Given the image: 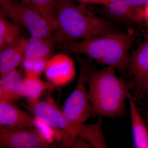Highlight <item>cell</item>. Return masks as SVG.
<instances>
[{
  "label": "cell",
  "instance_id": "obj_2",
  "mask_svg": "<svg viewBox=\"0 0 148 148\" xmlns=\"http://www.w3.org/2000/svg\"><path fill=\"white\" fill-rule=\"evenodd\" d=\"M116 32L112 24L84 5L73 0H58L53 36L58 46Z\"/></svg>",
  "mask_w": 148,
  "mask_h": 148
},
{
  "label": "cell",
  "instance_id": "obj_5",
  "mask_svg": "<svg viewBox=\"0 0 148 148\" xmlns=\"http://www.w3.org/2000/svg\"><path fill=\"white\" fill-rule=\"evenodd\" d=\"M76 58L79 66L78 79L74 90L64 103L62 111L72 121L85 123L90 117L94 116L86 88L87 75L90 68L86 60L77 56Z\"/></svg>",
  "mask_w": 148,
  "mask_h": 148
},
{
  "label": "cell",
  "instance_id": "obj_8",
  "mask_svg": "<svg viewBox=\"0 0 148 148\" xmlns=\"http://www.w3.org/2000/svg\"><path fill=\"white\" fill-rule=\"evenodd\" d=\"M45 74L46 78L52 84L62 86L73 80L76 69L73 60L67 53H58L48 60Z\"/></svg>",
  "mask_w": 148,
  "mask_h": 148
},
{
  "label": "cell",
  "instance_id": "obj_6",
  "mask_svg": "<svg viewBox=\"0 0 148 148\" xmlns=\"http://www.w3.org/2000/svg\"><path fill=\"white\" fill-rule=\"evenodd\" d=\"M0 5L6 15L14 23L26 29L30 37L53 36L50 26L32 7L18 0H0Z\"/></svg>",
  "mask_w": 148,
  "mask_h": 148
},
{
  "label": "cell",
  "instance_id": "obj_9",
  "mask_svg": "<svg viewBox=\"0 0 148 148\" xmlns=\"http://www.w3.org/2000/svg\"><path fill=\"white\" fill-rule=\"evenodd\" d=\"M127 69L135 84L134 96L136 101H142L148 83V40L130 56Z\"/></svg>",
  "mask_w": 148,
  "mask_h": 148
},
{
  "label": "cell",
  "instance_id": "obj_14",
  "mask_svg": "<svg viewBox=\"0 0 148 148\" xmlns=\"http://www.w3.org/2000/svg\"><path fill=\"white\" fill-rule=\"evenodd\" d=\"M55 87L51 83L43 81L40 78L25 75L23 82V95L28 102L35 103L39 101L47 90H51Z\"/></svg>",
  "mask_w": 148,
  "mask_h": 148
},
{
  "label": "cell",
  "instance_id": "obj_25",
  "mask_svg": "<svg viewBox=\"0 0 148 148\" xmlns=\"http://www.w3.org/2000/svg\"><path fill=\"white\" fill-rule=\"evenodd\" d=\"M144 112L145 115V117L148 118V106H145Z\"/></svg>",
  "mask_w": 148,
  "mask_h": 148
},
{
  "label": "cell",
  "instance_id": "obj_10",
  "mask_svg": "<svg viewBox=\"0 0 148 148\" xmlns=\"http://www.w3.org/2000/svg\"><path fill=\"white\" fill-rule=\"evenodd\" d=\"M36 117L22 110L11 101L0 99V127H32Z\"/></svg>",
  "mask_w": 148,
  "mask_h": 148
},
{
  "label": "cell",
  "instance_id": "obj_19",
  "mask_svg": "<svg viewBox=\"0 0 148 148\" xmlns=\"http://www.w3.org/2000/svg\"><path fill=\"white\" fill-rule=\"evenodd\" d=\"M20 26L14 23L5 36L0 40V50L12 44L21 38Z\"/></svg>",
  "mask_w": 148,
  "mask_h": 148
},
{
  "label": "cell",
  "instance_id": "obj_12",
  "mask_svg": "<svg viewBox=\"0 0 148 148\" xmlns=\"http://www.w3.org/2000/svg\"><path fill=\"white\" fill-rule=\"evenodd\" d=\"M24 77L21 70L16 69L1 77L0 99L14 103L24 97Z\"/></svg>",
  "mask_w": 148,
  "mask_h": 148
},
{
  "label": "cell",
  "instance_id": "obj_7",
  "mask_svg": "<svg viewBox=\"0 0 148 148\" xmlns=\"http://www.w3.org/2000/svg\"><path fill=\"white\" fill-rule=\"evenodd\" d=\"M51 139L32 127H0V148H54Z\"/></svg>",
  "mask_w": 148,
  "mask_h": 148
},
{
  "label": "cell",
  "instance_id": "obj_27",
  "mask_svg": "<svg viewBox=\"0 0 148 148\" xmlns=\"http://www.w3.org/2000/svg\"><path fill=\"white\" fill-rule=\"evenodd\" d=\"M145 106H148V103H145Z\"/></svg>",
  "mask_w": 148,
  "mask_h": 148
},
{
  "label": "cell",
  "instance_id": "obj_23",
  "mask_svg": "<svg viewBox=\"0 0 148 148\" xmlns=\"http://www.w3.org/2000/svg\"><path fill=\"white\" fill-rule=\"evenodd\" d=\"M142 101H145V103H148V83L143 92Z\"/></svg>",
  "mask_w": 148,
  "mask_h": 148
},
{
  "label": "cell",
  "instance_id": "obj_1",
  "mask_svg": "<svg viewBox=\"0 0 148 148\" xmlns=\"http://www.w3.org/2000/svg\"><path fill=\"white\" fill-rule=\"evenodd\" d=\"M116 70L107 66L100 70H89L88 96L94 110L93 118L115 119L126 115L127 94L134 90L135 84L133 81L118 77Z\"/></svg>",
  "mask_w": 148,
  "mask_h": 148
},
{
  "label": "cell",
  "instance_id": "obj_21",
  "mask_svg": "<svg viewBox=\"0 0 148 148\" xmlns=\"http://www.w3.org/2000/svg\"><path fill=\"white\" fill-rule=\"evenodd\" d=\"M128 5L135 8H139L148 4V0H125Z\"/></svg>",
  "mask_w": 148,
  "mask_h": 148
},
{
  "label": "cell",
  "instance_id": "obj_20",
  "mask_svg": "<svg viewBox=\"0 0 148 148\" xmlns=\"http://www.w3.org/2000/svg\"><path fill=\"white\" fill-rule=\"evenodd\" d=\"M71 148H92L90 143L83 138L79 136H76L73 140Z\"/></svg>",
  "mask_w": 148,
  "mask_h": 148
},
{
  "label": "cell",
  "instance_id": "obj_24",
  "mask_svg": "<svg viewBox=\"0 0 148 148\" xmlns=\"http://www.w3.org/2000/svg\"><path fill=\"white\" fill-rule=\"evenodd\" d=\"M18 1H20L21 2L26 4L27 5L32 7V5H31V1H30V0H18Z\"/></svg>",
  "mask_w": 148,
  "mask_h": 148
},
{
  "label": "cell",
  "instance_id": "obj_3",
  "mask_svg": "<svg viewBox=\"0 0 148 148\" xmlns=\"http://www.w3.org/2000/svg\"><path fill=\"white\" fill-rule=\"evenodd\" d=\"M136 36V32L130 29L126 34L116 32L62 44L57 49L67 54L87 56L101 65L123 71L128 69L129 51Z\"/></svg>",
  "mask_w": 148,
  "mask_h": 148
},
{
  "label": "cell",
  "instance_id": "obj_11",
  "mask_svg": "<svg viewBox=\"0 0 148 148\" xmlns=\"http://www.w3.org/2000/svg\"><path fill=\"white\" fill-rule=\"evenodd\" d=\"M132 127V148H148V127L145 119L137 107L134 95L129 92L127 95Z\"/></svg>",
  "mask_w": 148,
  "mask_h": 148
},
{
  "label": "cell",
  "instance_id": "obj_13",
  "mask_svg": "<svg viewBox=\"0 0 148 148\" xmlns=\"http://www.w3.org/2000/svg\"><path fill=\"white\" fill-rule=\"evenodd\" d=\"M58 46L53 36L47 38L30 37L27 39L24 58L48 59L51 56L54 48Z\"/></svg>",
  "mask_w": 148,
  "mask_h": 148
},
{
  "label": "cell",
  "instance_id": "obj_26",
  "mask_svg": "<svg viewBox=\"0 0 148 148\" xmlns=\"http://www.w3.org/2000/svg\"><path fill=\"white\" fill-rule=\"evenodd\" d=\"M145 119L146 123H147V125L148 127V118H147L146 117H145Z\"/></svg>",
  "mask_w": 148,
  "mask_h": 148
},
{
  "label": "cell",
  "instance_id": "obj_15",
  "mask_svg": "<svg viewBox=\"0 0 148 148\" xmlns=\"http://www.w3.org/2000/svg\"><path fill=\"white\" fill-rule=\"evenodd\" d=\"M106 7L110 14L114 17L137 23L140 21L139 8L130 5L125 0H110Z\"/></svg>",
  "mask_w": 148,
  "mask_h": 148
},
{
  "label": "cell",
  "instance_id": "obj_17",
  "mask_svg": "<svg viewBox=\"0 0 148 148\" xmlns=\"http://www.w3.org/2000/svg\"><path fill=\"white\" fill-rule=\"evenodd\" d=\"M48 59L24 58L21 65L24 69L25 75L40 78L45 71Z\"/></svg>",
  "mask_w": 148,
  "mask_h": 148
},
{
  "label": "cell",
  "instance_id": "obj_22",
  "mask_svg": "<svg viewBox=\"0 0 148 148\" xmlns=\"http://www.w3.org/2000/svg\"><path fill=\"white\" fill-rule=\"evenodd\" d=\"M83 3L96 4H101L107 6L110 0H78Z\"/></svg>",
  "mask_w": 148,
  "mask_h": 148
},
{
  "label": "cell",
  "instance_id": "obj_18",
  "mask_svg": "<svg viewBox=\"0 0 148 148\" xmlns=\"http://www.w3.org/2000/svg\"><path fill=\"white\" fill-rule=\"evenodd\" d=\"M25 38H21L15 42L0 50V71L4 69L8 63L14 56Z\"/></svg>",
  "mask_w": 148,
  "mask_h": 148
},
{
  "label": "cell",
  "instance_id": "obj_16",
  "mask_svg": "<svg viewBox=\"0 0 148 148\" xmlns=\"http://www.w3.org/2000/svg\"><path fill=\"white\" fill-rule=\"evenodd\" d=\"M32 8L47 22L53 31L57 15L58 0H30Z\"/></svg>",
  "mask_w": 148,
  "mask_h": 148
},
{
  "label": "cell",
  "instance_id": "obj_4",
  "mask_svg": "<svg viewBox=\"0 0 148 148\" xmlns=\"http://www.w3.org/2000/svg\"><path fill=\"white\" fill-rule=\"evenodd\" d=\"M23 107L45 124L64 131L73 140L79 136L93 148L108 147L103 130V118L99 117L94 123L88 124L72 121L65 116L51 98L33 103L27 101Z\"/></svg>",
  "mask_w": 148,
  "mask_h": 148
}]
</instances>
